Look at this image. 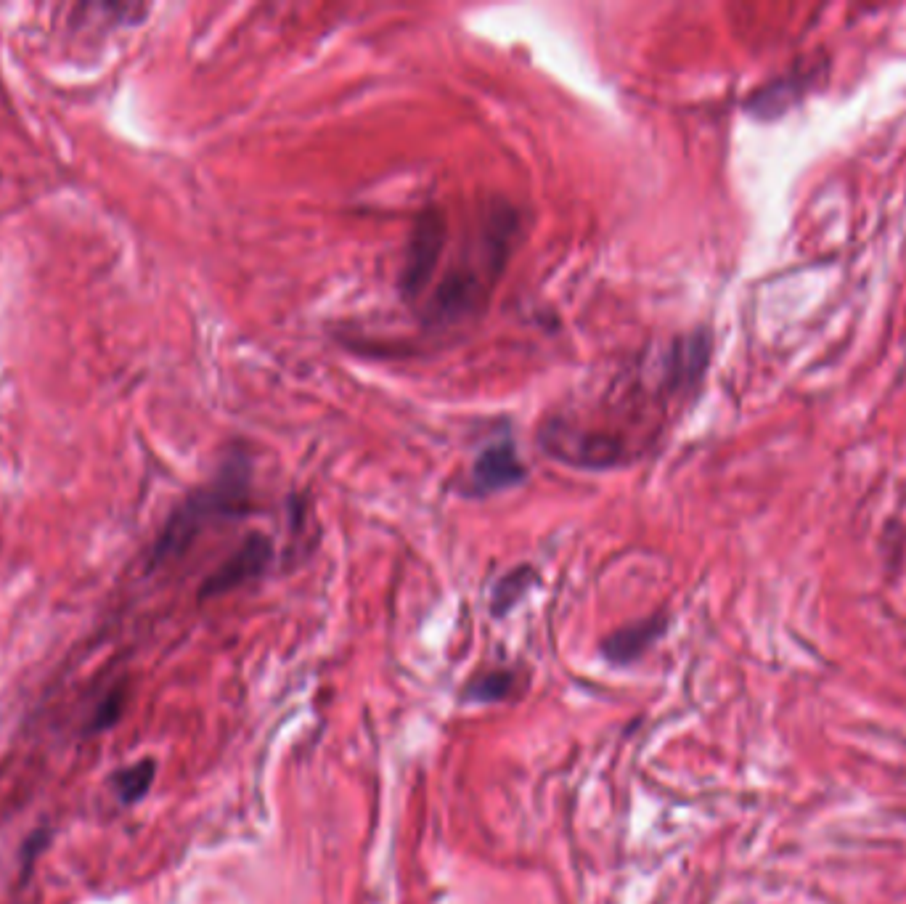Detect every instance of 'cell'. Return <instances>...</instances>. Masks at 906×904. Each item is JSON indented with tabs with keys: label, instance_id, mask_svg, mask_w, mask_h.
Returning <instances> with one entry per match:
<instances>
[{
	"label": "cell",
	"instance_id": "6da1fadb",
	"mask_svg": "<svg viewBox=\"0 0 906 904\" xmlns=\"http://www.w3.org/2000/svg\"><path fill=\"white\" fill-rule=\"evenodd\" d=\"M250 475L252 464L247 454L234 451L207 486L197 488L181 507L175 509L154 544L151 563L159 565L173 557H181L210 523L247 515L250 512Z\"/></svg>",
	"mask_w": 906,
	"mask_h": 904
},
{
	"label": "cell",
	"instance_id": "7a4b0ae2",
	"mask_svg": "<svg viewBox=\"0 0 906 904\" xmlns=\"http://www.w3.org/2000/svg\"><path fill=\"white\" fill-rule=\"evenodd\" d=\"M448 223L446 215L438 207H427L414 221L411 236H408L406 255L401 266V295L406 303L422 300L432 282V274L438 271L443 250H446Z\"/></svg>",
	"mask_w": 906,
	"mask_h": 904
},
{
	"label": "cell",
	"instance_id": "3957f363",
	"mask_svg": "<svg viewBox=\"0 0 906 904\" xmlns=\"http://www.w3.org/2000/svg\"><path fill=\"white\" fill-rule=\"evenodd\" d=\"M273 560V541L263 533H252L242 541V547L236 549L234 555L228 557L226 563L220 565L215 573L204 578L199 597H218V594L234 592L239 586L250 584L255 578H260L268 570Z\"/></svg>",
	"mask_w": 906,
	"mask_h": 904
},
{
	"label": "cell",
	"instance_id": "277c9868",
	"mask_svg": "<svg viewBox=\"0 0 906 904\" xmlns=\"http://www.w3.org/2000/svg\"><path fill=\"white\" fill-rule=\"evenodd\" d=\"M525 475H528V470H525V464H522L520 454H517L512 443H491L483 454L477 456L475 464H472L467 483H464V494L483 499V496L499 494V491H506V488L520 486Z\"/></svg>",
	"mask_w": 906,
	"mask_h": 904
},
{
	"label": "cell",
	"instance_id": "5b68a950",
	"mask_svg": "<svg viewBox=\"0 0 906 904\" xmlns=\"http://www.w3.org/2000/svg\"><path fill=\"white\" fill-rule=\"evenodd\" d=\"M665 629H668V621L663 616H652L620 626L602 639V655L612 666H628V663L639 661L657 639L663 637Z\"/></svg>",
	"mask_w": 906,
	"mask_h": 904
},
{
	"label": "cell",
	"instance_id": "8992f818",
	"mask_svg": "<svg viewBox=\"0 0 906 904\" xmlns=\"http://www.w3.org/2000/svg\"><path fill=\"white\" fill-rule=\"evenodd\" d=\"M514 690H517V671L491 669L469 679L464 695L475 703H501V700L512 698Z\"/></svg>",
	"mask_w": 906,
	"mask_h": 904
},
{
	"label": "cell",
	"instance_id": "52a82bcc",
	"mask_svg": "<svg viewBox=\"0 0 906 904\" xmlns=\"http://www.w3.org/2000/svg\"><path fill=\"white\" fill-rule=\"evenodd\" d=\"M154 775H157V764H154V759L136 761V764L120 769V772L112 777L114 793H117V798H120L122 804H136V801H141V798L149 793L151 783H154Z\"/></svg>",
	"mask_w": 906,
	"mask_h": 904
},
{
	"label": "cell",
	"instance_id": "ba28073f",
	"mask_svg": "<svg viewBox=\"0 0 906 904\" xmlns=\"http://www.w3.org/2000/svg\"><path fill=\"white\" fill-rule=\"evenodd\" d=\"M533 584H536V570L530 568V565L514 568L509 570L506 576H501L496 589H493L491 600L493 616H504V613H509V610L525 597V592H528Z\"/></svg>",
	"mask_w": 906,
	"mask_h": 904
},
{
	"label": "cell",
	"instance_id": "9c48e42d",
	"mask_svg": "<svg viewBox=\"0 0 906 904\" xmlns=\"http://www.w3.org/2000/svg\"><path fill=\"white\" fill-rule=\"evenodd\" d=\"M122 714V692L114 690L109 698L96 708V716H93V727L96 730H106V727H112Z\"/></svg>",
	"mask_w": 906,
	"mask_h": 904
}]
</instances>
